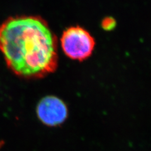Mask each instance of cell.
Returning a JSON list of instances; mask_svg holds the SVG:
<instances>
[{"mask_svg": "<svg viewBox=\"0 0 151 151\" xmlns=\"http://www.w3.org/2000/svg\"><path fill=\"white\" fill-rule=\"evenodd\" d=\"M36 112L41 122L49 127L62 124L68 115L65 104L54 96H47L42 98L38 103Z\"/></svg>", "mask_w": 151, "mask_h": 151, "instance_id": "3957f363", "label": "cell"}, {"mask_svg": "<svg viewBox=\"0 0 151 151\" xmlns=\"http://www.w3.org/2000/svg\"><path fill=\"white\" fill-rule=\"evenodd\" d=\"M4 145V142L3 140H0V149H1Z\"/></svg>", "mask_w": 151, "mask_h": 151, "instance_id": "5b68a950", "label": "cell"}, {"mask_svg": "<svg viewBox=\"0 0 151 151\" xmlns=\"http://www.w3.org/2000/svg\"><path fill=\"white\" fill-rule=\"evenodd\" d=\"M60 44L64 53L68 58L79 61L89 58L95 47L94 38L79 26L66 29L61 37Z\"/></svg>", "mask_w": 151, "mask_h": 151, "instance_id": "7a4b0ae2", "label": "cell"}, {"mask_svg": "<svg viewBox=\"0 0 151 151\" xmlns=\"http://www.w3.org/2000/svg\"><path fill=\"white\" fill-rule=\"evenodd\" d=\"M0 51L8 68L18 76L40 79L58 65V40L39 16L9 17L0 25Z\"/></svg>", "mask_w": 151, "mask_h": 151, "instance_id": "6da1fadb", "label": "cell"}, {"mask_svg": "<svg viewBox=\"0 0 151 151\" xmlns=\"http://www.w3.org/2000/svg\"><path fill=\"white\" fill-rule=\"evenodd\" d=\"M116 25V22L114 19L111 17L105 18L102 21L101 25L105 30H111Z\"/></svg>", "mask_w": 151, "mask_h": 151, "instance_id": "277c9868", "label": "cell"}]
</instances>
